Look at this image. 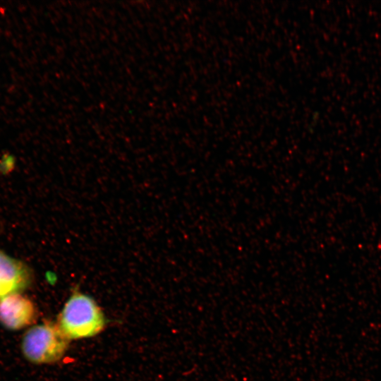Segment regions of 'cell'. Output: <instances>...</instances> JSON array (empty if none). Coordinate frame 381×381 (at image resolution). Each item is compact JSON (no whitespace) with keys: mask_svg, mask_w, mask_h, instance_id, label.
Returning <instances> with one entry per match:
<instances>
[{"mask_svg":"<svg viewBox=\"0 0 381 381\" xmlns=\"http://www.w3.org/2000/svg\"><path fill=\"white\" fill-rule=\"evenodd\" d=\"M69 340L56 323L46 321L30 327L21 340L25 358L35 364H49L59 361L65 354Z\"/></svg>","mask_w":381,"mask_h":381,"instance_id":"7a4b0ae2","label":"cell"},{"mask_svg":"<svg viewBox=\"0 0 381 381\" xmlns=\"http://www.w3.org/2000/svg\"><path fill=\"white\" fill-rule=\"evenodd\" d=\"M33 281L30 267L0 249V301L23 292Z\"/></svg>","mask_w":381,"mask_h":381,"instance_id":"3957f363","label":"cell"},{"mask_svg":"<svg viewBox=\"0 0 381 381\" xmlns=\"http://www.w3.org/2000/svg\"><path fill=\"white\" fill-rule=\"evenodd\" d=\"M36 316L34 303L22 293L9 295L0 301V323L8 329L27 327L35 321Z\"/></svg>","mask_w":381,"mask_h":381,"instance_id":"277c9868","label":"cell"},{"mask_svg":"<svg viewBox=\"0 0 381 381\" xmlns=\"http://www.w3.org/2000/svg\"><path fill=\"white\" fill-rule=\"evenodd\" d=\"M56 324L68 340L80 339L100 333L106 320L92 298L75 289L60 312Z\"/></svg>","mask_w":381,"mask_h":381,"instance_id":"6da1fadb","label":"cell"}]
</instances>
